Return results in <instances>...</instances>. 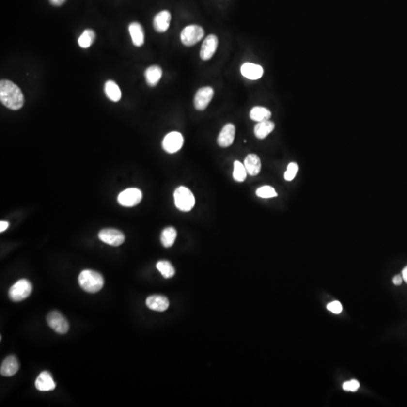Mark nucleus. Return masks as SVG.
Wrapping results in <instances>:
<instances>
[{
    "label": "nucleus",
    "mask_w": 407,
    "mask_h": 407,
    "mask_svg": "<svg viewBox=\"0 0 407 407\" xmlns=\"http://www.w3.org/2000/svg\"><path fill=\"white\" fill-rule=\"evenodd\" d=\"M32 291V283L27 279H21L9 289V297L13 302H21L28 298Z\"/></svg>",
    "instance_id": "obj_4"
},
{
    "label": "nucleus",
    "mask_w": 407,
    "mask_h": 407,
    "mask_svg": "<svg viewBox=\"0 0 407 407\" xmlns=\"http://www.w3.org/2000/svg\"><path fill=\"white\" fill-rule=\"evenodd\" d=\"M327 308H328V310L330 311L334 314H340L343 311V305L339 301H333V302H330V303L328 304Z\"/></svg>",
    "instance_id": "obj_31"
},
{
    "label": "nucleus",
    "mask_w": 407,
    "mask_h": 407,
    "mask_svg": "<svg viewBox=\"0 0 407 407\" xmlns=\"http://www.w3.org/2000/svg\"><path fill=\"white\" fill-rule=\"evenodd\" d=\"M142 197V192L138 188H127L119 194L118 202L124 207H134L141 202Z\"/></svg>",
    "instance_id": "obj_7"
},
{
    "label": "nucleus",
    "mask_w": 407,
    "mask_h": 407,
    "mask_svg": "<svg viewBox=\"0 0 407 407\" xmlns=\"http://www.w3.org/2000/svg\"><path fill=\"white\" fill-rule=\"evenodd\" d=\"M47 324L50 328L59 334H65L70 329V325L66 317L58 311H53L47 314Z\"/></svg>",
    "instance_id": "obj_6"
},
{
    "label": "nucleus",
    "mask_w": 407,
    "mask_h": 407,
    "mask_svg": "<svg viewBox=\"0 0 407 407\" xmlns=\"http://www.w3.org/2000/svg\"><path fill=\"white\" fill-rule=\"evenodd\" d=\"M256 195L262 199H270L278 196V193L273 187L270 186H263L258 188L256 192Z\"/></svg>",
    "instance_id": "obj_28"
},
{
    "label": "nucleus",
    "mask_w": 407,
    "mask_h": 407,
    "mask_svg": "<svg viewBox=\"0 0 407 407\" xmlns=\"http://www.w3.org/2000/svg\"><path fill=\"white\" fill-rule=\"evenodd\" d=\"M360 383L355 379L345 382L343 385V389L346 391H356L359 389Z\"/></svg>",
    "instance_id": "obj_30"
},
{
    "label": "nucleus",
    "mask_w": 407,
    "mask_h": 407,
    "mask_svg": "<svg viewBox=\"0 0 407 407\" xmlns=\"http://www.w3.org/2000/svg\"><path fill=\"white\" fill-rule=\"evenodd\" d=\"M204 31L199 25H188L182 31L180 39L184 46H193L203 39Z\"/></svg>",
    "instance_id": "obj_5"
},
{
    "label": "nucleus",
    "mask_w": 407,
    "mask_h": 407,
    "mask_svg": "<svg viewBox=\"0 0 407 407\" xmlns=\"http://www.w3.org/2000/svg\"><path fill=\"white\" fill-rule=\"evenodd\" d=\"M173 196L176 208L183 212H188L195 206V196L187 187H180L176 188Z\"/></svg>",
    "instance_id": "obj_3"
},
{
    "label": "nucleus",
    "mask_w": 407,
    "mask_h": 407,
    "mask_svg": "<svg viewBox=\"0 0 407 407\" xmlns=\"http://www.w3.org/2000/svg\"><path fill=\"white\" fill-rule=\"evenodd\" d=\"M246 168L244 164L239 161H235L234 163V171H233V178L238 183H242L247 178L248 175Z\"/></svg>",
    "instance_id": "obj_27"
},
{
    "label": "nucleus",
    "mask_w": 407,
    "mask_h": 407,
    "mask_svg": "<svg viewBox=\"0 0 407 407\" xmlns=\"http://www.w3.org/2000/svg\"><path fill=\"white\" fill-rule=\"evenodd\" d=\"M403 282V278L402 277L400 276V275H396V276L393 277V283L394 284L397 285V286H399V285L401 284Z\"/></svg>",
    "instance_id": "obj_32"
},
{
    "label": "nucleus",
    "mask_w": 407,
    "mask_h": 407,
    "mask_svg": "<svg viewBox=\"0 0 407 407\" xmlns=\"http://www.w3.org/2000/svg\"><path fill=\"white\" fill-rule=\"evenodd\" d=\"M128 31L134 46L141 47L144 44V31L141 24L138 22L131 23L129 25Z\"/></svg>",
    "instance_id": "obj_18"
},
{
    "label": "nucleus",
    "mask_w": 407,
    "mask_h": 407,
    "mask_svg": "<svg viewBox=\"0 0 407 407\" xmlns=\"http://www.w3.org/2000/svg\"><path fill=\"white\" fill-rule=\"evenodd\" d=\"M298 171V166L297 163L291 162L287 166V171L284 173V179L287 181H292L297 176Z\"/></svg>",
    "instance_id": "obj_29"
},
{
    "label": "nucleus",
    "mask_w": 407,
    "mask_h": 407,
    "mask_svg": "<svg viewBox=\"0 0 407 407\" xmlns=\"http://www.w3.org/2000/svg\"><path fill=\"white\" fill-rule=\"evenodd\" d=\"M214 94V91L211 87H202L199 89L194 98V106L197 110H204L212 100Z\"/></svg>",
    "instance_id": "obj_9"
},
{
    "label": "nucleus",
    "mask_w": 407,
    "mask_h": 407,
    "mask_svg": "<svg viewBox=\"0 0 407 407\" xmlns=\"http://www.w3.org/2000/svg\"><path fill=\"white\" fill-rule=\"evenodd\" d=\"M95 37L96 35L94 31L90 29L85 30L78 38V46L82 48H88L94 43Z\"/></svg>",
    "instance_id": "obj_25"
},
{
    "label": "nucleus",
    "mask_w": 407,
    "mask_h": 407,
    "mask_svg": "<svg viewBox=\"0 0 407 407\" xmlns=\"http://www.w3.org/2000/svg\"><path fill=\"white\" fill-rule=\"evenodd\" d=\"M244 165L248 174L250 176H256L261 171V161L256 155H248L244 159Z\"/></svg>",
    "instance_id": "obj_19"
},
{
    "label": "nucleus",
    "mask_w": 407,
    "mask_h": 407,
    "mask_svg": "<svg viewBox=\"0 0 407 407\" xmlns=\"http://www.w3.org/2000/svg\"><path fill=\"white\" fill-rule=\"evenodd\" d=\"M0 100L7 108L17 110L24 106V94L17 85L4 79L0 81Z\"/></svg>",
    "instance_id": "obj_1"
},
{
    "label": "nucleus",
    "mask_w": 407,
    "mask_h": 407,
    "mask_svg": "<svg viewBox=\"0 0 407 407\" xmlns=\"http://www.w3.org/2000/svg\"><path fill=\"white\" fill-rule=\"evenodd\" d=\"M98 237L100 241L114 247L119 246L125 239V235L115 229H103L99 233Z\"/></svg>",
    "instance_id": "obj_8"
},
{
    "label": "nucleus",
    "mask_w": 407,
    "mask_h": 407,
    "mask_svg": "<svg viewBox=\"0 0 407 407\" xmlns=\"http://www.w3.org/2000/svg\"><path fill=\"white\" fill-rule=\"evenodd\" d=\"M104 92L106 96L112 102L119 101L122 97V92L119 85L112 80H109L106 82Z\"/></svg>",
    "instance_id": "obj_22"
},
{
    "label": "nucleus",
    "mask_w": 407,
    "mask_h": 407,
    "mask_svg": "<svg viewBox=\"0 0 407 407\" xmlns=\"http://www.w3.org/2000/svg\"><path fill=\"white\" fill-rule=\"evenodd\" d=\"M402 278L403 279H404V282L407 283V266L404 268V269H403Z\"/></svg>",
    "instance_id": "obj_35"
},
{
    "label": "nucleus",
    "mask_w": 407,
    "mask_h": 407,
    "mask_svg": "<svg viewBox=\"0 0 407 407\" xmlns=\"http://www.w3.org/2000/svg\"><path fill=\"white\" fill-rule=\"evenodd\" d=\"M50 3L54 6H60V5H63L66 0H49Z\"/></svg>",
    "instance_id": "obj_34"
},
{
    "label": "nucleus",
    "mask_w": 407,
    "mask_h": 407,
    "mask_svg": "<svg viewBox=\"0 0 407 407\" xmlns=\"http://www.w3.org/2000/svg\"><path fill=\"white\" fill-rule=\"evenodd\" d=\"M235 136V127L234 125H226L218 136L217 143L221 147H229L234 142Z\"/></svg>",
    "instance_id": "obj_12"
},
{
    "label": "nucleus",
    "mask_w": 407,
    "mask_h": 407,
    "mask_svg": "<svg viewBox=\"0 0 407 407\" xmlns=\"http://www.w3.org/2000/svg\"><path fill=\"white\" fill-rule=\"evenodd\" d=\"M144 76L147 85L150 87H155L159 82L162 77V70L160 66L156 65L149 66L145 71Z\"/></svg>",
    "instance_id": "obj_20"
},
{
    "label": "nucleus",
    "mask_w": 407,
    "mask_h": 407,
    "mask_svg": "<svg viewBox=\"0 0 407 407\" xmlns=\"http://www.w3.org/2000/svg\"><path fill=\"white\" fill-rule=\"evenodd\" d=\"M241 73L243 77L250 80H257L263 77V68L260 65L245 63L241 66Z\"/></svg>",
    "instance_id": "obj_17"
},
{
    "label": "nucleus",
    "mask_w": 407,
    "mask_h": 407,
    "mask_svg": "<svg viewBox=\"0 0 407 407\" xmlns=\"http://www.w3.org/2000/svg\"><path fill=\"white\" fill-rule=\"evenodd\" d=\"M78 283L85 291L90 294H95L104 287V279L97 271L84 270L78 276Z\"/></svg>",
    "instance_id": "obj_2"
},
{
    "label": "nucleus",
    "mask_w": 407,
    "mask_h": 407,
    "mask_svg": "<svg viewBox=\"0 0 407 407\" xmlns=\"http://www.w3.org/2000/svg\"><path fill=\"white\" fill-rule=\"evenodd\" d=\"M271 116V111L266 107H254L251 109L250 112V118L255 122H260L269 120Z\"/></svg>",
    "instance_id": "obj_23"
},
{
    "label": "nucleus",
    "mask_w": 407,
    "mask_h": 407,
    "mask_svg": "<svg viewBox=\"0 0 407 407\" xmlns=\"http://www.w3.org/2000/svg\"><path fill=\"white\" fill-rule=\"evenodd\" d=\"M156 268L165 278H172L175 275V269L172 263L165 260H161L156 264Z\"/></svg>",
    "instance_id": "obj_26"
},
{
    "label": "nucleus",
    "mask_w": 407,
    "mask_h": 407,
    "mask_svg": "<svg viewBox=\"0 0 407 407\" xmlns=\"http://www.w3.org/2000/svg\"><path fill=\"white\" fill-rule=\"evenodd\" d=\"M172 20V15L168 11L164 10L158 12L153 19V27L155 31L158 32H165L168 31Z\"/></svg>",
    "instance_id": "obj_13"
},
{
    "label": "nucleus",
    "mask_w": 407,
    "mask_h": 407,
    "mask_svg": "<svg viewBox=\"0 0 407 407\" xmlns=\"http://www.w3.org/2000/svg\"><path fill=\"white\" fill-rule=\"evenodd\" d=\"M183 137L180 133L173 131L165 136L162 141V147L167 153H175L178 152L183 145Z\"/></svg>",
    "instance_id": "obj_10"
},
{
    "label": "nucleus",
    "mask_w": 407,
    "mask_h": 407,
    "mask_svg": "<svg viewBox=\"0 0 407 407\" xmlns=\"http://www.w3.org/2000/svg\"><path fill=\"white\" fill-rule=\"evenodd\" d=\"M146 304L149 309L156 312H165L169 307L168 298L161 295L150 296L146 298Z\"/></svg>",
    "instance_id": "obj_15"
},
{
    "label": "nucleus",
    "mask_w": 407,
    "mask_h": 407,
    "mask_svg": "<svg viewBox=\"0 0 407 407\" xmlns=\"http://www.w3.org/2000/svg\"><path fill=\"white\" fill-rule=\"evenodd\" d=\"M19 363L17 358L14 355L7 357L1 365L0 373L3 376L9 377L16 375L19 370Z\"/></svg>",
    "instance_id": "obj_16"
},
{
    "label": "nucleus",
    "mask_w": 407,
    "mask_h": 407,
    "mask_svg": "<svg viewBox=\"0 0 407 407\" xmlns=\"http://www.w3.org/2000/svg\"><path fill=\"white\" fill-rule=\"evenodd\" d=\"M218 46V38L214 34L207 36L201 48L200 56L203 61H208L214 56Z\"/></svg>",
    "instance_id": "obj_11"
},
{
    "label": "nucleus",
    "mask_w": 407,
    "mask_h": 407,
    "mask_svg": "<svg viewBox=\"0 0 407 407\" xmlns=\"http://www.w3.org/2000/svg\"><path fill=\"white\" fill-rule=\"evenodd\" d=\"M9 222H6V221H1L0 222V232L2 233L4 231L6 230L8 227H9Z\"/></svg>",
    "instance_id": "obj_33"
},
{
    "label": "nucleus",
    "mask_w": 407,
    "mask_h": 407,
    "mask_svg": "<svg viewBox=\"0 0 407 407\" xmlns=\"http://www.w3.org/2000/svg\"><path fill=\"white\" fill-rule=\"evenodd\" d=\"M275 123L270 120L258 122L254 127V134L258 139L263 140L266 138L275 129Z\"/></svg>",
    "instance_id": "obj_21"
},
{
    "label": "nucleus",
    "mask_w": 407,
    "mask_h": 407,
    "mask_svg": "<svg viewBox=\"0 0 407 407\" xmlns=\"http://www.w3.org/2000/svg\"><path fill=\"white\" fill-rule=\"evenodd\" d=\"M35 386L36 389L40 391H50L55 389L56 385L53 380L51 373L44 371L41 373L36 378Z\"/></svg>",
    "instance_id": "obj_14"
},
{
    "label": "nucleus",
    "mask_w": 407,
    "mask_h": 407,
    "mask_svg": "<svg viewBox=\"0 0 407 407\" xmlns=\"http://www.w3.org/2000/svg\"><path fill=\"white\" fill-rule=\"evenodd\" d=\"M177 233L173 227H167L162 231L161 235V242L165 248H171L174 244Z\"/></svg>",
    "instance_id": "obj_24"
}]
</instances>
